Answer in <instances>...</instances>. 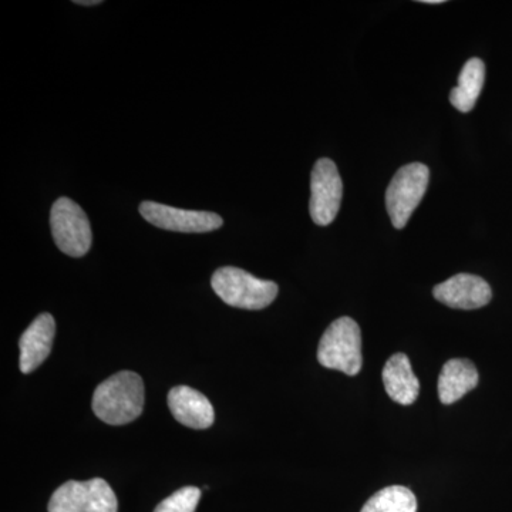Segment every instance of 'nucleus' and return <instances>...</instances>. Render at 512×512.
I'll use <instances>...</instances> for the list:
<instances>
[{
	"mask_svg": "<svg viewBox=\"0 0 512 512\" xmlns=\"http://www.w3.org/2000/svg\"><path fill=\"white\" fill-rule=\"evenodd\" d=\"M144 409L143 379L134 372L116 373L97 387L93 412L110 426H123L138 419Z\"/></svg>",
	"mask_w": 512,
	"mask_h": 512,
	"instance_id": "f257e3e1",
	"label": "nucleus"
},
{
	"mask_svg": "<svg viewBox=\"0 0 512 512\" xmlns=\"http://www.w3.org/2000/svg\"><path fill=\"white\" fill-rule=\"evenodd\" d=\"M212 289L234 308L259 311L268 308L278 296V285L256 278L244 269L224 266L217 269L211 279Z\"/></svg>",
	"mask_w": 512,
	"mask_h": 512,
	"instance_id": "f03ea898",
	"label": "nucleus"
},
{
	"mask_svg": "<svg viewBox=\"0 0 512 512\" xmlns=\"http://www.w3.org/2000/svg\"><path fill=\"white\" fill-rule=\"evenodd\" d=\"M320 365L356 376L362 370V332L352 318H339L326 329L318 349Z\"/></svg>",
	"mask_w": 512,
	"mask_h": 512,
	"instance_id": "7ed1b4c3",
	"label": "nucleus"
},
{
	"mask_svg": "<svg viewBox=\"0 0 512 512\" xmlns=\"http://www.w3.org/2000/svg\"><path fill=\"white\" fill-rule=\"evenodd\" d=\"M429 181V168L421 163L404 165L394 174L386 191V208L394 228L406 227L423 200Z\"/></svg>",
	"mask_w": 512,
	"mask_h": 512,
	"instance_id": "20e7f679",
	"label": "nucleus"
},
{
	"mask_svg": "<svg viewBox=\"0 0 512 512\" xmlns=\"http://www.w3.org/2000/svg\"><path fill=\"white\" fill-rule=\"evenodd\" d=\"M50 228L57 248L63 254L82 258L92 248L93 234L89 218L70 198H59L50 211Z\"/></svg>",
	"mask_w": 512,
	"mask_h": 512,
	"instance_id": "39448f33",
	"label": "nucleus"
},
{
	"mask_svg": "<svg viewBox=\"0 0 512 512\" xmlns=\"http://www.w3.org/2000/svg\"><path fill=\"white\" fill-rule=\"evenodd\" d=\"M49 512H117L116 494L103 478L67 481L53 493Z\"/></svg>",
	"mask_w": 512,
	"mask_h": 512,
	"instance_id": "423d86ee",
	"label": "nucleus"
},
{
	"mask_svg": "<svg viewBox=\"0 0 512 512\" xmlns=\"http://www.w3.org/2000/svg\"><path fill=\"white\" fill-rule=\"evenodd\" d=\"M311 191L309 211L313 222L320 227L332 224L340 210L343 184L338 167L329 158H320L313 167Z\"/></svg>",
	"mask_w": 512,
	"mask_h": 512,
	"instance_id": "0eeeda50",
	"label": "nucleus"
},
{
	"mask_svg": "<svg viewBox=\"0 0 512 512\" xmlns=\"http://www.w3.org/2000/svg\"><path fill=\"white\" fill-rule=\"evenodd\" d=\"M140 214L154 227L185 234L215 231L224 224L215 212L181 210L153 201L141 202Z\"/></svg>",
	"mask_w": 512,
	"mask_h": 512,
	"instance_id": "6e6552de",
	"label": "nucleus"
},
{
	"mask_svg": "<svg viewBox=\"0 0 512 512\" xmlns=\"http://www.w3.org/2000/svg\"><path fill=\"white\" fill-rule=\"evenodd\" d=\"M433 295L448 308L464 311L483 308L493 298L490 285L480 276L471 274H458L434 286Z\"/></svg>",
	"mask_w": 512,
	"mask_h": 512,
	"instance_id": "1a4fd4ad",
	"label": "nucleus"
},
{
	"mask_svg": "<svg viewBox=\"0 0 512 512\" xmlns=\"http://www.w3.org/2000/svg\"><path fill=\"white\" fill-rule=\"evenodd\" d=\"M56 322L50 313L37 316L19 340L20 372L23 375L35 372L49 357L55 340Z\"/></svg>",
	"mask_w": 512,
	"mask_h": 512,
	"instance_id": "9d476101",
	"label": "nucleus"
},
{
	"mask_svg": "<svg viewBox=\"0 0 512 512\" xmlns=\"http://www.w3.org/2000/svg\"><path fill=\"white\" fill-rule=\"evenodd\" d=\"M168 407L174 419L194 430L210 429L214 424V407L210 400L198 390L188 386H177L168 393Z\"/></svg>",
	"mask_w": 512,
	"mask_h": 512,
	"instance_id": "9b49d317",
	"label": "nucleus"
},
{
	"mask_svg": "<svg viewBox=\"0 0 512 512\" xmlns=\"http://www.w3.org/2000/svg\"><path fill=\"white\" fill-rule=\"evenodd\" d=\"M384 389L390 399L410 406L416 402L420 392V382L414 375L412 363L404 353H396L387 360L382 372Z\"/></svg>",
	"mask_w": 512,
	"mask_h": 512,
	"instance_id": "f8f14e48",
	"label": "nucleus"
},
{
	"mask_svg": "<svg viewBox=\"0 0 512 512\" xmlns=\"http://www.w3.org/2000/svg\"><path fill=\"white\" fill-rule=\"evenodd\" d=\"M477 367L467 359H451L441 369L439 377V399L443 404H453L478 384Z\"/></svg>",
	"mask_w": 512,
	"mask_h": 512,
	"instance_id": "ddd939ff",
	"label": "nucleus"
},
{
	"mask_svg": "<svg viewBox=\"0 0 512 512\" xmlns=\"http://www.w3.org/2000/svg\"><path fill=\"white\" fill-rule=\"evenodd\" d=\"M485 82V64L483 60H468L458 77L456 89L451 90L450 103L461 113H468L476 106Z\"/></svg>",
	"mask_w": 512,
	"mask_h": 512,
	"instance_id": "4468645a",
	"label": "nucleus"
},
{
	"mask_svg": "<svg viewBox=\"0 0 512 512\" xmlns=\"http://www.w3.org/2000/svg\"><path fill=\"white\" fill-rule=\"evenodd\" d=\"M360 512H417L416 495L403 485H392L373 495Z\"/></svg>",
	"mask_w": 512,
	"mask_h": 512,
	"instance_id": "2eb2a0df",
	"label": "nucleus"
},
{
	"mask_svg": "<svg viewBox=\"0 0 512 512\" xmlns=\"http://www.w3.org/2000/svg\"><path fill=\"white\" fill-rule=\"evenodd\" d=\"M200 498V488L184 487L161 501L154 512H195Z\"/></svg>",
	"mask_w": 512,
	"mask_h": 512,
	"instance_id": "dca6fc26",
	"label": "nucleus"
},
{
	"mask_svg": "<svg viewBox=\"0 0 512 512\" xmlns=\"http://www.w3.org/2000/svg\"><path fill=\"white\" fill-rule=\"evenodd\" d=\"M77 5L93 6L100 5V0H76Z\"/></svg>",
	"mask_w": 512,
	"mask_h": 512,
	"instance_id": "f3484780",
	"label": "nucleus"
},
{
	"mask_svg": "<svg viewBox=\"0 0 512 512\" xmlns=\"http://www.w3.org/2000/svg\"><path fill=\"white\" fill-rule=\"evenodd\" d=\"M423 3H429V5H440V3H444L443 0H424Z\"/></svg>",
	"mask_w": 512,
	"mask_h": 512,
	"instance_id": "a211bd4d",
	"label": "nucleus"
}]
</instances>
